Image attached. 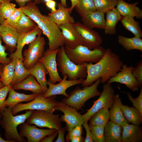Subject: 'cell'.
<instances>
[{"label":"cell","instance_id":"obj_13","mask_svg":"<svg viewBox=\"0 0 142 142\" xmlns=\"http://www.w3.org/2000/svg\"><path fill=\"white\" fill-rule=\"evenodd\" d=\"M58 49L51 50L49 49H47L38 60L45 68L49 74L50 80L54 84L62 80L57 69L56 57Z\"/></svg>","mask_w":142,"mask_h":142},{"label":"cell","instance_id":"obj_1","mask_svg":"<svg viewBox=\"0 0 142 142\" xmlns=\"http://www.w3.org/2000/svg\"><path fill=\"white\" fill-rule=\"evenodd\" d=\"M123 64L119 55L108 48L98 62L94 64L92 62L88 63L87 75L86 79L82 84V87L90 86L100 78L101 82L105 83L117 74Z\"/></svg>","mask_w":142,"mask_h":142},{"label":"cell","instance_id":"obj_14","mask_svg":"<svg viewBox=\"0 0 142 142\" xmlns=\"http://www.w3.org/2000/svg\"><path fill=\"white\" fill-rule=\"evenodd\" d=\"M19 134L22 137H26L27 142H39L44 137L51 135L57 130L55 129H39L34 125L23 123L19 125Z\"/></svg>","mask_w":142,"mask_h":142},{"label":"cell","instance_id":"obj_33","mask_svg":"<svg viewBox=\"0 0 142 142\" xmlns=\"http://www.w3.org/2000/svg\"><path fill=\"white\" fill-rule=\"evenodd\" d=\"M15 59L10 63L0 65V80L4 86L11 85L14 70Z\"/></svg>","mask_w":142,"mask_h":142},{"label":"cell","instance_id":"obj_58","mask_svg":"<svg viewBox=\"0 0 142 142\" xmlns=\"http://www.w3.org/2000/svg\"><path fill=\"white\" fill-rule=\"evenodd\" d=\"M12 0H0V3H1L3 2L6 1H11Z\"/></svg>","mask_w":142,"mask_h":142},{"label":"cell","instance_id":"obj_62","mask_svg":"<svg viewBox=\"0 0 142 142\" xmlns=\"http://www.w3.org/2000/svg\"><path fill=\"white\" fill-rule=\"evenodd\" d=\"M1 23H0V29H1Z\"/></svg>","mask_w":142,"mask_h":142},{"label":"cell","instance_id":"obj_20","mask_svg":"<svg viewBox=\"0 0 142 142\" xmlns=\"http://www.w3.org/2000/svg\"><path fill=\"white\" fill-rule=\"evenodd\" d=\"M142 127L126 124L122 126L121 142H141Z\"/></svg>","mask_w":142,"mask_h":142},{"label":"cell","instance_id":"obj_17","mask_svg":"<svg viewBox=\"0 0 142 142\" xmlns=\"http://www.w3.org/2000/svg\"><path fill=\"white\" fill-rule=\"evenodd\" d=\"M73 23H67L58 26L64 38L65 47L74 49L79 45H84L83 40L75 29Z\"/></svg>","mask_w":142,"mask_h":142},{"label":"cell","instance_id":"obj_4","mask_svg":"<svg viewBox=\"0 0 142 142\" xmlns=\"http://www.w3.org/2000/svg\"><path fill=\"white\" fill-rule=\"evenodd\" d=\"M56 61L59 70L63 75L67 76L69 80H75L86 78L87 65L88 63L77 64L67 56L64 46L60 47L57 53Z\"/></svg>","mask_w":142,"mask_h":142},{"label":"cell","instance_id":"obj_6","mask_svg":"<svg viewBox=\"0 0 142 142\" xmlns=\"http://www.w3.org/2000/svg\"><path fill=\"white\" fill-rule=\"evenodd\" d=\"M101 79L99 78L92 85L84 87L83 89L76 88L70 93L68 97L64 98L62 102L79 110L87 100L100 95L102 92L99 91L98 88L101 83Z\"/></svg>","mask_w":142,"mask_h":142},{"label":"cell","instance_id":"obj_39","mask_svg":"<svg viewBox=\"0 0 142 142\" xmlns=\"http://www.w3.org/2000/svg\"><path fill=\"white\" fill-rule=\"evenodd\" d=\"M10 2L6 1L1 3L0 13L2 17L4 20L7 19L16 9L15 4Z\"/></svg>","mask_w":142,"mask_h":142},{"label":"cell","instance_id":"obj_46","mask_svg":"<svg viewBox=\"0 0 142 142\" xmlns=\"http://www.w3.org/2000/svg\"><path fill=\"white\" fill-rule=\"evenodd\" d=\"M6 50L5 46L2 45V39L0 37V64H8L11 61L10 58L7 57L8 53L6 52Z\"/></svg>","mask_w":142,"mask_h":142},{"label":"cell","instance_id":"obj_38","mask_svg":"<svg viewBox=\"0 0 142 142\" xmlns=\"http://www.w3.org/2000/svg\"><path fill=\"white\" fill-rule=\"evenodd\" d=\"M118 0H93L96 10L104 13L116 6Z\"/></svg>","mask_w":142,"mask_h":142},{"label":"cell","instance_id":"obj_57","mask_svg":"<svg viewBox=\"0 0 142 142\" xmlns=\"http://www.w3.org/2000/svg\"><path fill=\"white\" fill-rule=\"evenodd\" d=\"M4 85L3 84L0 80V88L3 87Z\"/></svg>","mask_w":142,"mask_h":142},{"label":"cell","instance_id":"obj_23","mask_svg":"<svg viewBox=\"0 0 142 142\" xmlns=\"http://www.w3.org/2000/svg\"><path fill=\"white\" fill-rule=\"evenodd\" d=\"M104 14L96 10L82 17L81 20L82 23L90 29L96 28L104 29L105 23Z\"/></svg>","mask_w":142,"mask_h":142},{"label":"cell","instance_id":"obj_50","mask_svg":"<svg viewBox=\"0 0 142 142\" xmlns=\"http://www.w3.org/2000/svg\"><path fill=\"white\" fill-rule=\"evenodd\" d=\"M18 3L20 7H23L26 6V3L35 0L37 4L42 2L43 0H14Z\"/></svg>","mask_w":142,"mask_h":142},{"label":"cell","instance_id":"obj_32","mask_svg":"<svg viewBox=\"0 0 142 142\" xmlns=\"http://www.w3.org/2000/svg\"><path fill=\"white\" fill-rule=\"evenodd\" d=\"M117 38L118 43L126 50H138L142 52V40L141 38L135 36L129 38L119 35Z\"/></svg>","mask_w":142,"mask_h":142},{"label":"cell","instance_id":"obj_5","mask_svg":"<svg viewBox=\"0 0 142 142\" xmlns=\"http://www.w3.org/2000/svg\"><path fill=\"white\" fill-rule=\"evenodd\" d=\"M66 54L68 58L77 65L84 62H98L104 55L106 49L102 46L91 50L85 46L80 45L74 49L65 47Z\"/></svg>","mask_w":142,"mask_h":142},{"label":"cell","instance_id":"obj_55","mask_svg":"<svg viewBox=\"0 0 142 142\" xmlns=\"http://www.w3.org/2000/svg\"><path fill=\"white\" fill-rule=\"evenodd\" d=\"M1 3H0V6ZM4 20H5L2 17L0 13V23L1 24L3 23Z\"/></svg>","mask_w":142,"mask_h":142},{"label":"cell","instance_id":"obj_3","mask_svg":"<svg viewBox=\"0 0 142 142\" xmlns=\"http://www.w3.org/2000/svg\"><path fill=\"white\" fill-rule=\"evenodd\" d=\"M12 107L7 106L1 113L0 125L5 131L6 140L9 142H27L18 133L17 127L24 123L30 116L33 110H27L25 113L14 116L11 113Z\"/></svg>","mask_w":142,"mask_h":142},{"label":"cell","instance_id":"obj_15","mask_svg":"<svg viewBox=\"0 0 142 142\" xmlns=\"http://www.w3.org/2000/svg\"><path fill=\"white\" fill-rule=\"evenodd\" d=\"M133 66L122 65L120 71L115 76L111 78L106 82L110 84L116 82L125 84L128 89L134 92L139 90L137 82L131 73Z\"/></svg>","mask_w":142,"mask_h":142},{"label":"cell","instance_id":"obj_44","mask_svg":"<svg viewBox=\"0 0 142 142\" xmlns=\"http://www.w3.org/2000/svg\"><path fill=\"white\" fill-rule=\"evenodd\" d=\"M12 86L10 85L4 86L0 88V113L4 110L6 107L5 106L6 98Z\"/></svg>","mask_w":142,"mask_h":142},{"label":"cell","instance_id":"obj_43","mask_svg":"<svg viewBox=\"0 0 142 142\" xmlns=\"http://www.w3.org/2000/svg\"><path fill=\"white\" fill-rule=\"evenodd\" d=\"M131 73L136 80L139 88L142 85V62L140 60L135 67H133Z\"/></svg>","mask_w":142,"mask_h":142},{"label":"cell","instance_id":"obj_2","mask_svg":"<svg viewBox=\"0 0 142 142\" xmlns=\"http://www.w3.org/2000/svg\"><path fill=\"white\" fill-rule=\"evenodd\" d=\"M36 2L29 1L23 7V13L37 24L48 40L49 49H59L65 44L64 38L59 26L48 16L43 15L36 5Z\"/></svg>","mask_w":142,"mask_h":142},{"label":"cell","instance_id":"obj_18","mask_svg":"<svg viewBox=\"0 0 142 142\" xmlns=\"http://www.w3.org/2000/svg\"><path fill=\"white\" fill-rule=\"evenodd\" d=\"M42 32L37 25L33 29L27 33L19 34L15 51L9 55L11 59L19 58L23 59L22 51L23 47L33 41L37 36L41 35Z\"/></svg>","mask_w":142,"mask_h":142},{"label":"cell","instance_id":"obj_27","mask_svg":"<svg viewBox=\"0 0 142 142\" xmlns=\"http://www.w3.org/2000/svg\"><path fill=\"white\" fill-rule=\"evenodd\" d=\"M104 32L106 34L113 35L116 33V27L117 23L122 16L115 8L106 13Z\"/></svg>","mask_w":142,"mask_h":142},{"label":"cell","instance_id":"obj_7","mask_svg":"<svg viewBox=\"0 0 142 142\" xmlns=\"http://www.w3.org/2000/svg\"><path fill=\"white\" fill-rule=\"evenodd\" d=\"M56 95L45 98L43 94H38L32 101L26 103H19L14 105L11 109V113L14 115L22 111L27 110H42L53 113L58 102Z\"/></svg>","mask_w":142,"mask_h":142},{"label":"cell","instance_id":"obj_34","mask_svg":"<svg viewBox=\"0 0 142 142\" xmlns=\"http://www.w3.org/2000/svg\"><path fill=\"white\" fill-rule=\"evenodd\" d=\"M109 120V109L104 108L98 111L90 117L88 125L105 127Z\"/></svg>","mask_w":142,"mask_h":142},{"label":"cell","instance_id":"obj_51","mask_svg":"<svg viewBox=\"0 0 142 142\" xmlns=\"http://www.w3.org/2000/svg\"><path fill=\"white\" fill-rule=\"evenodd\" d=\"M56 3L55 1L53 0L50 1L46 2V5L47 6L51 9V12H53L56 10L55 8Z\"/></svg>","mask_w":142,"mask_h":142},{"label":"cell","instance_id":"obj_19","mask_svg":"<svg viewBox=\"0 0 142 142\" xmlns=\"http://www.w3.org/2000/svg\"><path fill=\"white\" fill-rule=\"evenodd\" d=\"M19 35L15 28L4 23L1 24L0 37L6 49L10 52L16 50Z\"/></svg>","mask_w":142,"mask_h":142},{"label":"cell","instance_id":"obj_30","mask_svg":"<svg viewBox=\"0 0 142 142\" xmlns=\"http://www.w3.org/2000/svg\"><path fill=\"white\" fill-rule=\"evenodd\" d=\"M14 74L11 85L12 86L19 83L30 74L29 70L26 69L23 64V59L16 58Z\"/></svg>","mask_w":142,"mask_h":142},{"label":"cell","instance_id":"obj_53","mask_svg":"<svg viewBox=\"0 0 142 142\" xmlns=\"http://www.w3.org/2000/svg\"><path fill=\"white\" fill-rule=\"evenodd\" d=\"M71 3V6L70 7V13H72V11L77 5L79 0H70Z\"/></svg>","mask_w":142,"mask_h":142},{"label":"cell","instance_id":"obj_49","mask_svg":"<svg viewBox=\"0 0 142 142\" xmlns=\"http://www.w3.org/2000/svg\"><path fill=\"white\" fill-rule=\"evenodd\" d=\"M58 133V130L52 134L46 136L43 138L40 141V142H52L57 136Z\"/></svg>","mask_w":142,"mask_h":142},{"label":"cell","instance_id":"obj_29","mask_svg":"<svg viewBox=\"0 0 142 142\" xmlns=\"http://www.w3.org/2000/svg\"><path fill=\"white\" fill-rule=\"evenodd\" d=\"M8 97L6 100L5 107L10 106L12 108L16 104L22 102H30L33 100L38 94L33 93L26 94L16 92L12 88L10 89Z\"/></svg>","mask_w":142,"mask_h":142},{"label":"cell","instance_id":"obj_16","mask_svg":"<svg viewBox=\"0 0 142 142\" xmlns=\"http://www.w3.org/2000/svg\"><path fill=\"white\" fill-rule=\"evenodd\" d=\"M67 75H63L62 80L57 84L52 83L49 79L47 83L49 88L47 91L43 94V97L46 98L57 95H64L65 98H67L69 94H67L66 92L67 89L74 85L82 84L84 80L80 79L75 80H67Z\"/></svg>","mask_w":142,"mask_h":142},{"label":"cell","instance_id":"obj_25","mask_svg":"<svg viewBox=\"0 0 142 142\" xmlns=\"http://www.w3.org/2000/svg\"><path fill=\"white\" fill-rule=\"evenodd\" d=\"M122 126L109 121L104 127V136L105 142H121Z\"/></svg>","mask_w":142,"mask_h":142},{"label":"cell","instance_id":"obj_56","mask_svg":"<svg viewBox=\"0 0 142 142\" xmlns=\"http://www.w3.org/2000/svg\"><path fill=\"white\" fill-rule=\"evenodd\" d=\"M0 134V142H9L8 141L6 140H5L3 139L1 136Z\"/></svg>","mask_w":142,"mask_h":142},{"label":"cell","instance_id":"obj_59","mask_svg":"<svg viewBox=\"0 0 142 142\" xmlns=\"http://www.w3.org/2000/svg\"><path fill=\"white\" fill-rule=\"evenodd\" d=\"M46 2H47L50 1V0H44Z\"/></svg>","mask_w":142,"mask_h":142},{"label":"cell","instance_id":"obj_10","mask_svg":"<svg viewBox=\"0 0 142 142\" xmlns=\"http://www.w3.org/2000/svg\"><path fill=\"white\" fill-rule=\"evenodd\" d=\"M41 35L28 44V48L24 51L23 64L27 69L31 68L43 55L44 52L45 41Z\"/></svg>","mask_w":142,"mask_h":142},{"label":"cell","instance_id":"obj_52","mask_svg":"<svg viewBox=\"0 0 142 142\" xmlns=\"http://www.w3.org/2000/svg\"><path fill=\"white\" fill-rule=\"evenodd\" d=\"M84 138L82 136L74 137L72 138L70 141L72 142H83Z\"/></svg>","mask_w":142,"mask_h":142},{"label":"cell","instance_id":"obj_45","mask_svg":"<svg viewBox=\"0 0 142 142\" xmlns=\"http://www.w3.org/2000/svg\"><path fill=\"white\" fill-rule=\"evenodd\" d=\"M83 126L81 125L76 126L71 130L68 131L66 135L65 140L67 142L70 141L73 138L82 136V133Z\"/></svg>","mask_w":142,"mask_h":142},{"label":"cell","instance_id":"obj_54","mask_svg":"<svg viewBox=\"0 0 142 142\" xmlns=\"http://www.w3.org/2000/svg\"><path fill=\"white\" fill-rule=\"evenodd\" d=\"M60 3L65 7H67V5L66 3V0H60Z\"/></svg>","mask_w":142,"mask_h":142},{"label":"cell","instance_id":"obj_24","mask_svg":"<svg viewBox=\"0 0 142 142\" xmlns=\"http://www.w3.org/2000/svg\"><path fill=\"white\" fill-rule=\"evenodd\" d=\"M122 103L119 94L115 95L113 104L109 111L110 120L122 126L124 124L129 123L127 121L121 110L120 105Z\"/></svg>","mask_w":142,"mask_h":142},{"label":"cell","instance_id":"obj_21","mask_svg":"<svg viewBox=\"0 0 142 142\" xmlns=\"http://www.w3.org/2000/svg\"><path fill=\"white\" fill-rule=\"evenodd\" d=\"M139 3L138 2L129 3L123 0H118L116 8L122 17L128 16L141 19L142 18V10L136 6Z\"/></svg>","mask_w":142,"mask_h":142},{"label":"cell","instance_id":"obj_26","mask_svg":"<svg viewBox=\"0 0 142 142\" xmlns=\"http://www.w3.org/2000/svg\"><path fill=\"white\" fill-rule=\"evenodd\" d=\"M29 70L30 74L36 78L41 86L44 94L48 89L46 78V74H48L47 70L38 60Z\"/></svg>","mask_w":142,"mask_h":142},{"label":"cell","instance_id":"obj_42","mask_svg":"<svg viewBox=\"0 0 142 142\" xmlns=\"http://www.w3.org/2000/svg\"><path fill=\"white\" fill-rule=\"evenodd\" d=\"M140 88V93L136 98H134L130 92H126V94L129 100L132 103L133 106L139 111L142 116V87Z\"/></svg>","mask_w":142,"mask_h":142},{"label":"cell","instance_id":"obj_37","mask_svg":"<svg viewBox=\"0 0 142 142\" xmlns=\"http://www.w3.org/2000/svg\"><path fill=\"white\" fill-rule=\"evenodd\" d=\"M75 8L81 17L96 10L93 0H79Z\"/></svg>","mask_w":142,"mask_h":142},{"label":"cell","instance_id":"obj_28","mask_svg":"<svg viewBox=\"0 0 142 142\" xmlns=\"http://www.w3.org/2000/svg\"><path fill=\"white\" fill-rule=\"evenodd\" d=\"M12 88L15 90L22 89L30 91L37 94H43L39 84L30 74L20 83L12 86Z\"/></svg>","mask_w":142,"mask_h":142},{"label":"cell","instance_id":"obj_12","mask_svg":"<svg viewBox=\"0 0 142 142\" xmlns=\"http://www.w3.org/2000/svg\"><path fill=\"white\" fill-rule=\"evenodd\" d=\"M75 30L83 38L84 45L92 50L99 47L103 43L102 38L98 32L90 29L82 23L77 22L73 23Z\"/></svg>","mask_w":142,"mask_h":142},{"label":"cell","instance_id":"obj_11","mask_svg":"<svg viewBox=\"0 0 142 142\" xmlns=\"http://www.w3.org/2000/svg\"><path fill=\"white\" fill-rule=\"evenodd\" d=\"M55 110L62 112L63 115L60 118L62 122L66 123V130L68 131L71 130L76 126L82 125L85 121L82 115L79 113L75 108L68 105L64 103L58 102L56 105Z\"/></svg>","mask_w":142,"mask_h":142},{"label":"cell","instance_id":"obj_47","mask_svg":"<svg viewBox=\"0 0 142 142\" xmlns=\"http://www.w3.org/2000/svg\"><path fill=\"white\" fill-rule=\"evenodd\" d=\"M86 131V136L84 140L85 142H93L91 131L88 123H85L83 125Z\"/></svg>","mask_w":142,"mask_h":142},{"label":"cell","instance_id":"obj_61","mask_svg":"<svg viewBox=\"0 0 142 142\" xmlns=\"http://www.w3.org/2000/svg\"><path fill=\"white\" fill-rule=\"evenodd\" d=\"M126 0L128 1L129 2H130L131 1V0Z\"/></svg>","mask_w":142,"mask_h":142},{"label":"cell","instance_id":"obj_40","mask_svg":"<svg viewBox=\"0 0 142 142\" xmlns=\"http://www.w3.org/2000/svg\"><path fill=\"white\" fill-rule=\"evenodd\" d=\"M23 13V7L16 8L13 13L7 19L4 20L3 23L15 28Z\"/></svg>","mask_w":142,"mask_h":142},{"label":"cell","instance_id":"obj_9","mask_svg":"<svg viewBox=\"0 0 142 142\" xmlns=\"http://www.w3.org/2000/svg\"><path fill=\"white\" fill-rule=\"evenodd\" d=\"M115 91L111 84L107 83L103 85V90L99 98L93 102V106L87 110V112L82 115L85 123H88L90 117L99 110L104 108L109 109L113 104Z\"/></svg>","mask_w":142,"mask_h":142},{"label":"cell","instance_id":"obj_31","mask_svg":"<svg viewBox=\"0 0 142 142\" xmlns=\"http://www.w3.org/2000/svg\"><path fill=\"white\" fill-rule=\"evenodd\" d=\"M120 107L124 116L127 122L132 124L141 125L142 123V116L136 108L121 104Z\"/></svg>","mask_w":142,"mask_h":142},{"label":"cell","instance_id":"obj_60","mask_svg":"<svg viewBox=\"0 0 142 142\" xmlns=\"http://www.w3.org/2000/svg\"><path fill=\"white\" fill-rule=\"evenodd\" d=\"M2 117V115L0 113V119H1Z\"/></svg>","mask_w":142,"mask_h":142},{"label":"cell","instance_id":"obj_35","mask_svg":"<svg viewBox=\"0 0 142 142\" xmlns=\"http://www.w3.org/2000/svg\"><path fill=\"white\" fill-rule=\"evenodd\" d=\"M120 21L125 28L133 33L134 36L142 37V32L139 22L135 21L134 17L128 16L122 17Z\"/></svg>","mask_w":142,"mask_h":142},{"label":"cell","instance_id":"obj_8","mask_svg":"<svg viewBox=\"0 0 142 142\" xmlns=\"http://www.w3.org/2000/svg\"><path fill=\"white\" fill-rule=\"evenodd\" d=\"M26 120L27 123L34 124L40 127L55 129L57 130L62 128V122L59 115L45 111L33 110Z\"/></svg>","mask_w":142,"mask_h":142},{"label":"cell","instance_id":"obj_22","mask_svg":"<svg viewBox=\"0 0 142 142\" xmlns=\"http://www.w3.org/2000/svg\"><path fill=\"white\" fill-rule=\"evenodd\" d=\"M57 6V9L48 14L51 19L58 26L67 23H74V19L70 15V7H65L61 3Z\"/></svg>","mask_w":142,"mask_h":142},{"label":"cell","instance_id":"obj_41","mask_svg":"<svg viewBox=\"0 0 142 142\" xmlns=\"http://www.w3.org/2000/svg\"><path fill=\"white\" fill-rule=\"evenodd\" d=\"M89 126L94 142H105L104 136V126Z\"/></svg>","mask_w":142,"mask_h":142},{"label":"cell","instance_id":"obj_48","mask_svg":"<svg viewBox=\"0 0 142 142\" xmlns=\"http://www.w3.org/2000/svg\"><path fill=\"white\" fill-rule=\"evenodd\" d=\"M65 127L58 130V136L55 142H64V135L66 131Z\"/></svg>","mask_w":142,"mask_h":142},{"label":"cell","instance_id":"obj_36","mask_svg":"<svg viewBox=\"0 0 142 142\" xmlns=\"http://www.w3.org/2000/svg\"><path fill=\"white\" fill-rule=\"evenodd\" d=\"M37 25L35 22L23 13L15 28L21 34L30 31Z\"/></svg>","mask_w":142,"mask_h":142}]
</instances>
